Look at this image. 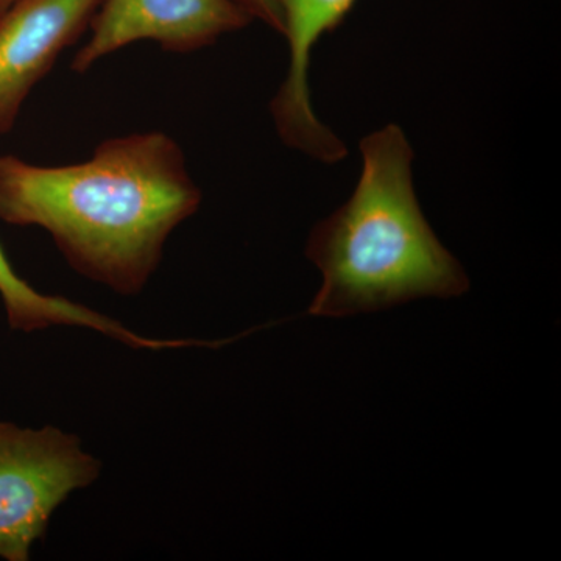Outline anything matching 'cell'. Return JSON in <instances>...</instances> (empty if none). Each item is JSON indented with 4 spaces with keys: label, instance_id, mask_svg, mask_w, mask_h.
I'll use <instances>...</instances> for the list:
<instances>
[{
    "label": "cell",
    "instance_id": "obj_1",
    "mask_svg": "<svg viewBox=\"0 0 561 561\" xmlns=\"http://www.w3.org/2000/svg\"><path fill=\"white\" fill-rule=\"evenodd\" d=\"M201 203L183 150L161 131L103 140L80 164L0 157V220L43 228L73 271L122 295L144 289Z\"/></svg>",
    "mask_w": 561,
    "mask_h": 561
},
{
    "label": "cell",
    "instance_id": "obj_2",
    "mask_svg": "<svg viewBox=\"0 0 561 561\" xmlns=\"http://www.w3.org/2000/svg\"><path fill=\"white\" fill-rule=\"evenodd\" d=\"M350 201L309 236L306 256L323 276L309 316L383 311L419 298L460 297L470 279L438 241L413 187L411 142L398 125L360 142Z\"/></svg>",
    "mask_w": 561,
    "mask_h": 561
},
{
    "label": "cell",
    "instance_id": "obj_3",
    "mask_svg": "<svg viewBox=\"0 0 561 561\" xmlns=\"http://www.w3.org/2000/svg\"><path fill=\"white\" fill-rule=\"evenodd\" d=\"M99 472L101 463L81 449L76 435L0 421V559H31L54 512Z\"/></svg>",
    "mask_w": 561,
    "mask_h": 561
},
{
    "label": "cell",
    "instance_id": "obj_4",
    "mask_svg": "<svg viewBox=\"0 0 561 561\" xmlns=\"http://www.w3.org/2000/svg\"><path fill=\"white\" fill-rule=\"evenodd\" d=\"M250 22L232 0H103L91 21V38L70 68L87 72L102 58L139 41L160 44L173 54H191Z\"/></svg>",
    "mask_w": 561,
    "mask_h": 561
},
{
    "label": "cell",
    "instance_id": "obj_5",
    "mask_svg": "<svg viewBox=\"0 0 561 561\" xmlns=\"http://www.w3.org/2000/svg\"><path fill=\"white\" fill-rule=\"evenodd\" d=\"M103 0H14L0 14V135L61 51L90 28Z\"/></svg>",
    "mask_w": 561,
    "mask_h": 561
},
{
    "label": "cell",
    "instance_id": "obj_6",
    "mask_svg": "<svg viewBox=\"0 0 561 561\" xmlns=\"http://www.w3.org/2000/svg\"><path fill=\"white\" fill-rule=\"evenodd\" d=\"M283 14V35L289 43V70L272 101L276 131L286 146L306 154L330 146L328 128L312 108L309 66L312 49L327 33L337 27L356 0H276Z\"/></svg>",
    "mask_w": 561,
    "mask_h": 561
},
{
    "label": "cell",
    "instance_id": "obj_7",
    "mask_svg": "<svg viewBox=\"0 0 561 561\" xmlns=\"http://www.w3.org/2000/svg\"><path fill=\"white\" fill-rule=\"evenodd\" d=\"M0 298L5 308L7 320L11 330L14 331L33 332L57 327V324H68V327H83L102 332L124 345L136 346L140 343V335L125 328L119 321L66 298L50 297L33 289L27 280L22 279L14 272L2 247H0Z\"/></svg>",
    "mask_w": 561,
    "mask_h": 561
},
{
    "label": "cell",
    "instance_id": "obj_8",
    "mask_svg": "<svg viewBox=\"0 0 561 561\" xmlns=\"http://www.w3.org/2000/svg\"><path fill=\"white\" fill-rule=\"evenodd\" d=\"M239 9L245 11L251 21L257 20L273 31L283 33V14L276 0H232Z\"/></svg>",
    "mask_w": 561,
    "mask_h": 561
},
{
    "label": "cell",
    "instance_id": "obj_9",
    "mask_svg": "<svg viewBox=\"0 0 561 561\" xmlns=\"http://www.w3.org/2000/svg\"><path fill=\"white\" fill-rule=\"evenodd\" d=\"M13 2H14V0H0V14H2L3 11L9 9L11 3H13Z\"/></svg>",
    "mask_w": 561,
    "mask_h": 561
}]
</instances>
